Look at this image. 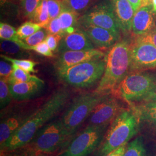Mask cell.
Instances as JSON below:
<instances>
[{"mask_svg": "<svg viewBox=\"0 0 156 156\" xmlns=\"http://www.w3.org/2000/svg\"><path fill=\"white\" fill-rule=\"evenodd\" d=\"M155 23H156V14L155 15Z\"/></svg>", "mask_w": 156, "mask_h": 156, "instance_id": "obj_45", "label": "cell"}, {"mask_svg": "<svg viewBox=\"0 0 156 156\" xmlns=\"http://www.w3.org/2000/svg\"><path fill=\"white\" fill-rule=\"evenodd\" d=\"M128 1L133 6L135 12L140 7L141 5L140 0H128Z\"/></svg>", "mask_w": 156, "mask_h": 156, "instance_id": "obj_40", "label": "cell"}, {"mask_svg": "<svg viewBox=\"0 0 156 156\" xmlns=\"http://www.w3.org/2000/svg\"><path fill=\"white\" fill-rule=\"evenodd\" d=\"M106 95L94 91L79 95L73 99L60 119L71 136L89 118L95 106Z\"/></svg>", "mask_w": 156, "mask_h": 156, "instance_id": "obj_6", "label": "cell"}, {"mask_svg": "<svg viewBox=\"0 0 156 156\" xmlns=\"http://www.w3.org/2000/svg\"><path fill=\"white\" fill-rule=\"evenodd\" d=\"M13 65L11 63H8L7 61H2L0 62V76L1 78L8 79L13 71Z\"/></svg>", "mask_w": 156, "mask_h": 156, "instance_id": "obj_38", "label": "cell"}, {"mask_svg": "<svg viewBox=\"0 0 156 156\" xmlns=\"http://www.w3.org/2000/svg\"><path fill=\"white\" fill-rule=\"evenodd\" d=\"M44 86V80L40 79L38 80L9 84V89L13 99L22 101L30 98L35 95L37 94Z\"/></svg>", "mask_w": 156, "mask_h": 156, "instance_id": "obj_18", "label": "cell"}, {"mask_svg": "<svg viewBox=\"0 0 156 156\" xmlns=\"http://www.w3.org/2000/svg\"><path fill=\"white\" fill-rule=\"evenodd\" d=\"M105 56L104 53L98 49L67 51L60 54L56 62V68L57 71L73 67V66L99 59Z\"/></svg>", "mask_w": 156, "mask_h": 156, "instance_id": "obj_12", "label": "cell"}, {"mask_svg": "<svg viewBox=\"0 0 156 156\" xmlns=\"http://www.w3.org/2000/svg\"><path fill=\"white\" fill-rule=\"evenodd\" d=\"M120 30L125 33L131 31L135 14L134 8L128 0H111Z\"/></svg>", "mask_w": 156, "mask_h": 156, "instance_id": "obj_16", "label": "cell"}, {"mask_svg": "<svg viewBox=\"0 0 156 156\" xmlns=\"http://www.w3.org/2000/svg\"><path fill=\"white\" fill-rule=\"evenodd\" d=\"M131 41H119L105 55V71L95 91L101 94L114 92L130 69Z\"/></svg>", "mask_w": 156, "mask_h": 156, "instance_id": "obj_2", "label": "cell"}, {"mask_svg": "<svg viewBox=\"0 0 156 156\" xmlns=\"http://www.w3.org/2000/svg\"><path fill=\"white\" fill-rule=\"evenodd\" d=\"M140 124L138 117L131 108L124 109L111 123L97 156H105L120 146L128 144L137 134Z\"/></svg>", "mask_w": 156, "mask_h": 156, "instance_id": "obj_3", "label": "cell"}, {"mask_svg": "<svg viewBox=\"0 0 156 156\" xmlns=\"http://www.w3.org/2000/svg\"><path fill=\"white\" fill-rule=\"evenodd\" d=\"M37 153L30 146L26 145L22 147L1 154V156H35Z\"/></svg>", "mask_w": 156, "mask_h": 156, "instance_id": "obj_33", "label": "cell"}, {"mask_svg": "<svg viewBox=\"0 0 156 156\" xmlns=\"http://www.w3.org/2000/svg\"><path fill=\"white\" fill-rule=\"evenodd\" d=\"M30 46L27 45L23 41L18 43L12 41L1 39V49L6 55H16L21 53L22 49L30 50Z\"/></svg>", "mask_w": 156, "mask_h": 156, "instance_id": "obj_23", "label": "cell"}, {"mask_svg": "<svg viewBox=\"0 0 156 156\" xmlns=\"http://www.w3.org/2000/svg\"><path fill=\"white\" fill-rule=\"evenodd\" d=\"M35 156H53L51 154H45L41 153H37Z\"/></svg>", "mask_w": 156, "mask_h": 156, "instance_id": "obj_43", "label": "cell"}, {"mask_svg": "<svg viewBox=\"0 0 156 156\" xmlns=\"http://www.w3.org/2000/svg\"><path fill=\"white\" fill-rule=\"evenodd\" d=\"M152 4V6H153V11L154 13L156 14V0H152L151 1Z\"/></svg>", "mask_w": 156, "mask_h": 156, "instance_id": "obj_42", "label": "cell"}, {"mask_svg": "<svg viewBox=\"0 0 156 156\" xmlns=\"http://www.w3.org/2000/svg\"><path fill=\"white\" fill-rule=\"evenodd\" d=\"M42 0H22V8L24 15L31 19L34 13Z\"/></svg>", "mask_w": 156, "mask_h": 156, "instance_id": "obj_30", "label": "cell"}, {"mask_svg": "<svg viewBox=\"0 0 156 156\" xmlns=\"http://www.w3.org/2000/svg\"><path fill=\"white\" fill-rule=\"evenodd\" d=\"M70 96L66 88L57 90L49 99L28 117L16 132L0 146L1 155L28 145L35 135L67 104Z\"/></svg>", "mask_w": 156, "mask_h": 156, "instance_id": "obj_1", "label": "cell"}, {"mask_svg": "<svg viewBox=\"0 0 156 156\" xmlns=\"http://www.w3.org/2000/svg\"><path fill=\"white\" fill-rule=\"evenodd\" d=\"M32 20L34 22L39 24L42 28H46L50 20L47 0H42L41 4L35 12Z\"/></svg>", "mask_w": 156, "mask_h": 156, "instance_id": "obj_24", "label": "cell"}, {"mask_svg": "<svg viewBox=\"0 0 156 156\" xmlns=\"http://www.w3.org/2000/svg\"><path fill=\"white\" fill-rule=\"evenodd\" d=\"M155 26V14L153 11L152 4L140 7L135 12L131 31L135 36L147 33Z\"/></svg>", "mask_w": 156, "mask_h": 156, "instance_id": "obj_15", "label": "cell"}, {"mask_svg": "<svg viewBox=\"0 0 156 156\" xmlns=\"http://www.w3.org/2000/svg\"><path fill=\"white\" fill-rule=\"evenodd\" d=\"M50 20L58 17L63 9L62 0H47Z\"/></svg>", "mask_w": 156, "mask_h": 156, "instance_id": "obj_32", "label": "cell"}, {"mask_svg": "<svg viewBox=\"0 0 156 156\" xmlns=\"http://www.w3.org/2000/svg\"><path fill=\"white\" fill-rule=\"evenodd\" d=\"M137 41L149 43L156 48V26L151 31L140 36H136Z\"/></svg>", "mask_w": 156, "mask_h": 156, "instance_id": "obj_37", "label": "cell"}, {"mask_svg": "<svg viewBox=\"0 0 156 156\" xmlns=\"http://www.w3.org/2000/svg\"><path fill=\"white\" fill-rule=\"evenodd\" d=\"M0 38L2 40H8L18 43L22 42L17 35V30L11 25L1 22L0 23Z\"/></svg>", "mask_w": 156, "mask_h": 156, "instance_id": "obj_28", "label": "cell"}, {"mask_svg": "<svg viewBox=\"0 0 156 156\" xmlns=\"http://www.w3.org/2000/svg\"><path fill=\"white\" fill-rule=\"evenodd\" d=\"M114 92L129 105L149 100L156 93V73L129 72Z\"/></svg>", "mask_w": 156, "mask_h": 156, "instance_id": "obj_4", "label": "cell"}, {"mask_svg": "<svg viewBox=\"0 0 156 156\" xmlns=\"http://www.w3.org/2000/svg\"><path fill=\"white\" fill-rule=\"evenodd\" d=\"M124 107L117 98L109 94L95 106L89 117V124L108 126L117 115L123 111Z\"/></svg>", "mask_w": 156, "mask_h": 156, "instance_id": "obj_10", "label": "cell"}, {"mask_svg": "<svg viewBox=\"0 0 156 156\" xmlns=\"http://www.w3.org/2000/svg\"><path fill=\"white\" fill-rule=\"evenodd\" d=\"M70 136L61 120H58L41 128L27 145L37 153L52 154L62 147Z\"/></svg>", "mask_w": 156, "mask_h": 156, "instance_id": "obj_7", "label": "cell"}, {"mask_svg": "<svg viewBox=\"0 0 156 156\" xmlns=\"http://www.w3.org/2000/svg\"><path fill=\"white\" fill-rule=\"evenodd\" d=\"M95 46L101 49L111 48L120 39V34L111 30L91 25H80Z\"/></svg>", "mask_w": 156, "mask_h": 156, "instance_id": "obj_14", "label": "cell"}, {"mask_svg": "<svg viewBox=\"0 0 156 156\" xmlns=\"http://www.w3.org/2000/svg\"><path fill=\"white\" fill-rule=\"evenodd\" d=\"M151 1L152 0H140V2H141L140 7L152 4Z\"/></svg>", "mask_w": 156, "mask_h": 156, "instance_id": "obj_41", "label": "cell"}, {"mask_svg": "<svg viewBox=\"0 0 156 156\" xmlns=\"http://www.w3.org/2000/svg\"><path fill=\"white\" fill-rule=\"evenodd\" d=\"M128 144H125L124 145L120 146L117 149L112 151L105 156H124V154L126 152L127 146Z\"/></svg>", "mask_w": 156, "mask_h": 156, "instance_id": "obj_39", "label": "cell"}, {"mask_svg": "<svg viewBox=\"0 0 156 156\" xmlns=\"http://www.w3.org/2000/svg\"><path fill=\"white\" fill-rule=\"evenodd\" d=\"M79 24L94 26L120 34V29L110 0H100L90 6L79 17Z\"/></svg>", "mask_w": 156, "mask_h": 156, "instance_id": "obj_8", "label": "cell"}, {"mask_svg": "<svg viewBox=\"0 0 156 156\" xmlns=\"http://www.w3.org/2000/svg\"><path fill=\"white\" fill-rule=\"evenodd\" d=\"M130 106L138 116L140 124H144L156 134V102L147 101Z\"/></svg>", "mask_w": 156, "mask_h": 156, "instance_id": "obj_17", "label": "cell"}, {"mask_svg": "<svg viewBox=\"0 0 156 156\" xmlns=\"http://www.w3.org/2000/svg\"><path fill=\"white\" fill-rule=\"evenodd\" d=\"M63 36L60 34H48L45 41L52 51H56Z\"/></svg>", "mask_w": 156, "mask_h": 156, "instance_id": "obj_35", "label": "cell"}, {"mask_svg": "<svg viewBox=\"0 0 156 156\" xmlns=\"http://www.w3.org/2000/svg\"><path fill=\"white\" fill-rule=\"evenodd\" d=\"M105 56L57 71L58 78L76 89H87L100 80L105 71Z\"/></svg>", "mask_w": 156, "mask_h": 156, "instance_id": "obj_5", "label": "cell"}, {"mask_svg": "<svg viewBox=\"0 0 156 156\" xmlns=\"http://www.w3.org/2000/svg\"><path fill=\"white\" fill-rule=\"evenodd\" d=\"M30 50H34L39 55L46 57H53V51L50 50L49 47L45 41L40 43L38 45L30 46Z\"/></svg>", "mask_w": 156, "mask_h": 156, "instance_id": "obj_36", "label": "cell"}, {"mask_svg": "<svg viewBox=\"0 0 156 156\" xmlns=\"http://www.w3.org/2000/svg\"><path fill=\"white\" fill-rule=\"evenodd\" d=\"M28 116H12L1 120L0 124V146L4 144L16 132Z\"/></svg>", "mask_w": 156, "mask_h": 156, "instance_id": "obj_19", "label": "cell"}, {"mask_svg": "<svg viewBox=\"0 0 156 156\" xmlns=\"http://www.w3.org/2000/svg\"><path fill=\"white\" fill-rule=\"evenodd\" d=\"M154 68H156V47L135 39L131 42L129 72Z\"/></svg>", "mask_w": 156, "mask_h": 156, "instance_id": "obj_11", "label": "cell"}, {"mask_svg": "<svg viewBox=\"0 0 156 156\" xmlns=\"http://www.w3.org/2000/svg\"><path fill=\"white\" fill-rule=\"evenodd\" d=\"M148 101H153L156 102V93L154 94L153 95V96L151 98V99Z\"/></svg>", "mask_w": 156, "mask_h": 156, "instance_id": "obj_44", "label": "cell"}, {"mask_svg": "<svg viewBox=\"0 0 156 156\" xmlns=\"http://www.w3.org/2000/svg\"><path fill=\"white\" fill-rule=\"evenodd\" d=\"M46 30L48 33L50 34H60L63 37L64 36V34L62 31V25L58 17L50 20Z\"/></svg>", "mask_w": 156, "mask_h": 156, "instance_id": "obj_34", "label": "cell"}, {"mask_svg": "<svg viewBox=\"0 0 156 156\" xmlns=\"http://www.w3.org/2000/svg\"><path fill=\"white\" fill-rule=\"evenodd\" d=\"M41 28L42 27L38 23L34 22H27L17 28V35L19 39L23 40L35 33Z\"/></svg>", "mask_w": 156, "mask_h": 156, "instance_id": "obj_27", "label": "cell"}, {"mask_svg": "<svg viewBox=\"0 0 156 156\" xmlns=\"http://www.w3.org/2000/svg\"><path fill=\"white\" fill-rule=\"evenodd\" d=\"M79 15L70 9L63 8L58 17L61 23L62 31L64 35L73 33L78 28Z\"/></svg>", "mask_w": 156, "mask_h": 156, "instance_id": "obj_20", "label": "cell"}, {"mask_svg": "<svg viewBox=\"0 0 156 156\" xmlns=\"http://www.w3.org/2000/svg\"><path fill=\"white\" fill-rule=\"evenodd\" d=\"M47 35H48L47 30L41 28L35 33L33 34L31 36L23 39V41L27 45H29L30 46H33L38 45L40 43L45 41Z\"/></svg>", "mask_w": 156, "mask_h": 156, "instance_id": "obj_31", "label": "cell"}, {"mask_svg": "<svg viewBox=\"0 0 156 156\" xmlns=\"http://www.w3.org/2000/svg\"><path fill=\"white\" fill-rule=\"evenodd\" d=\"M107 127L88 124L58 156H88L100 145Z\"/></svg>", "mask_w": 156, "mask_h": 156, "instance_id": "obj_9", "label": "cell"}, {"mask_svg": "<svg viewBox=\"0 0 156 156\" xmlns=\"http://www.w3.org/2000/svg\"><path fill=\"white\" fill-rule=\"evenodd\" d=\"M124 156H147L142 136H138L128 143Z\"/></svg>", "mask_w": 156, "mask_h": 156, "instance_id": "obj_22", "label": "cell"}, {"mask_svg": "<svg viewBox=\"0 0 156 156\" xmlns=\"http://www.w3.org/2000/svg\"><path fill=\"white\" fill-rule=\"evenodd\" d=\"M12 98V96L10 89L9 84L8 83V80L1 78L0 79V108L2 110L8 106L10 103Z\"/></svg>", "mask_w": 156, "mask_h": 156, "instance_id": "obj_29", "label": "cell"}, {"mask_svg": "<svg viewBox=\"0 0 156 156\" xmlns=\"http://www.w3.org/2000/svg\"><path fill=\"white\" fill-rule=\"evenodd\" d=\"M12 65L13 68V71L8 79V83L9 84L19 83L33 80H38L41 79L35 75H31L30 73L24 71L15 64H12Z\"/></svg>", "mask_w": 156, "mask_h": 156, "instance_id": "obj_21", "label": "cell"}, {"mask_svg": "<svg viewBox=\"0 0 156 156\" xmlns=\"http://www.w3.org/2000/svg\"><path fill=\"white\" fill-rule=\"evenodd\" d=\"M95 46L82 28H77L73 32L65 35L57 48V52L62 53L67 51L91 50Z\"/></svg>", "mask_w": 156, "mask_h": 156, "instance_id": "obj_13", "label": "cell"}, {"mask_svg": "<svg viewBox=\"0 0 156 156\" xmlns=\"http://www.w3.org/2000/svg\"><path fill=\"white\" fill-rule=\"evenodd\" d=\"M94 0H62L63 8H67L80 15L86 11Z\"/></svg>", "mask_w": 156, "mask_h": 156, "instance_id": "obj_25", "label": "cell"}, {"mask_svg": "<svg viewBox=\"0 0 156 156\" xmlns=\"http://www.w3.org/2000/svg\"><path fill=\"white\" fill-rule=\"evenodd\" d=\"M1 57L6 61L10 62L12 64H15V66L20 68L21 69L27 73H37V71L35 69V67L38 64V62H33L31 60L13 58L4 55H1Z\"/></svg>", "mask_w": 156, "mask_h": 156, "instance_id": "obj_26", "label": "cell"}]
</instances>
